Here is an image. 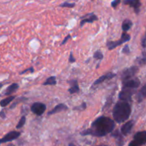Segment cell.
I'll return each instance as SVG.
<instances>
[{"label": "cell", "mask_w": 146, "mask_h": 146, "mask_svg": "<svg viewBox=\"0 0 146 146\" xmlns=\"http://www.w3.org/2000/svg\"><path fill=\"white\" fill-rule=\"evenodd\" d=\"M121 0H113V1L111 2V7H112L113 8L115 9L117 7H118V4L121 3Z\"/></svg>", "instance_id": "484cf974"}, {"label": "cell", "mask_w": 146, "mask_h": 146, "mask_svg": "<svg viewBox=\"0 0 146 146\" xmlns=\"http://www.w3.org/2000/svg\"><path fill=\"white\" fill-rule=\"evenodd\" d=\"M86 108V103H82L80 106H76L74 108V111H84Z\"/></svg>", "instance_id": "cb8c5ba5"}, {"label": "cell", "mask_w": 146, "mask_h": 146, "mask_svg": "<svg viewBox=\"0 0 146 146\" xmlns=\"http://www.w3.org/2000/svg\"><path fill=\"white\" fill-rule=\"evenodd\" d=\"M8 146H14V145H11V144H10V145H9Z\"/></svg>", "instance_id": "836d02e7"}, {"label": "cell", "mask_w": 146, "mask_h": 146, "mask_svg": "<svg viewBox=\"0 0 146 146\" xmlns=\"http://www.w3.org/2000/svg\"><path fill=\"white\" fill-rule=\"evenodd\" d=\"M94 58L96 60H102L104 58V55L101 51H96L94 53Z\"/></svg>", "instance_id": "603a6c76"}, {"label": "cell", "mask_w": 146, "mask_h": 146, "mask_svg": "<svg viewBox=\"0 0 146 146\" xmlns=\"http://www.w3.org/2000/svg\"><path fill=\"white\" fill-rule=\"evenodd\" d=\"M146 98V84L144 85L141 88V89L140 90L139 92L138 93L136 96V99L138 101V102L141 103L143 101L144 99Z\"/></svg>", "instance_id": "2e32d148"}, {"label": "cell", "mask_w": 146, "mask_h": 146, "mask_svg": "<svg viewBox=\"0 0 146 146\" xmlns=\"http://www.w3.org/2000/svg\"><path fill=\"white\" fill-rule=\"evenodd\" d=\"M133 126V121H130L125 123L121 128V133L123 135H127L132 130Z\"/></svg>", "instance_id": "5bb4252c"}, {"label": "cell", "mask_w": 146, "mask_h": 146, "mask_svg": "<svg viewBox=\"0 0 146 146\" xmlns=\"http://www.w3.org/2000/svg\"><path fill=\"white\" fill-rule=\"evenodd\" d=\"M115 125V123L111 118L101 116L92 123L91 128L83 131L81 134L82 135H91L97 137L105 136L113 131Z\"/></svg>", "instance_id": "6da1fadb"}, {"label": "cell", "mask_w": 146, "mask_h": 146, "mask_svg": "<svg viewBox=\"0 0 146 146\" xmlns=\"http://www.w3.org/2000/svg\"><path fill=\"white\" fill-rule=\"evenodd\" d=\"M130 39H131V36L127 34L126 32L123 31V33L122 34L121 38L119 40H118L116 41H108L106 44V46L108 49L113 50L115 48H116L117 46H121V44L128 41Z\"/></svg>", "instance_id": "3957f363"}, {"label": "cell", "mask_w": 146, "mask_h": 146, "mask_svg": "<svg viewBox=\"0 0 146 146\" xmlns=\"http://www.w3.org/2000/svg\"><path fill=\"white\" fill-rule=\"evenodd\" d=\"M66 110H68V106H66L64 104H60L56 106L54 108H53L51 111H50L48 113V115H54V114L58 113L59 112H62V111H66Z\"/></svg>", "instance_id": "4fadbf2b"}, {"label": "cell", "mask_w": 146, "mask_h": 146, "mask_svg": "<svg viewBox=\"0 0 146 146\" xmlns=\"http://www.w3.org/2000/svg\"><path fill=\"white\" fill-rule=\"evenodd\" d=\"M70 38H71V36H70V35H68V36H66L65 38H64V39L63 40L62 42H61V45H64V44H65L67 42V41H68V40Z\"/></svg>", "instance_id": "4dcf8cb0"}, {"label": "cell", "mask_w": 146, "mask_h": 146, "mask_svg": "<svg viewBox=\"0 0 146 146\" xmlns=\"http://www.w3.org/2000/svg\"><path fill=\"white\" fill-rule=\"evenodd\" d=\"M46 109V106L44 104L41 102H36L31 105V111L37 115H41Z\"/></svg>", "instance_id": "52a82bcc"}, {"label": "cell", "mask_w": 146, "mask_h": 146, "mask_svg": "<svg viewBox=\"0 0 146 146\" xmlns=\"http://www.w3.org/2000/svg\"><path fill=\"white\" fill-rule=\"evenodd\" d=\"M59 7H66V8H73V7H75V4H74V3L64 2V3H63V4H60Z\"/></svg>", "instance_id": "d4e9b609"}, {"label": "cell", "mask_w": 146, "mask_h": 146, "mask_svg": "<svg viewBox=\"0 0 146 146\" xmlns=\"http://www.w3.org/2000/svg\"><path fill=\"white\" fill-rule=\"evenodd\" d=\"M141 44H142V46L143 48H146V31H145V34L144 35V36L142 38V41H141Z\"/></svg>", "instance_id": "f1b7e54d"}, {"label": "cell", "mask_w": 146, "mask_h": 146, "mask_svg": "<svg viewBox=\"0 0 146 146\" xmlns=\"http://www.w3.org/2000/svg\"><path fill=\"white\" fill-rule=\"evenodd\" d=\"M137 61H138L140 65H145V64H146V52L143 53L141 56L138 58Z\"/></svg>", "instance_id": "44dd1931"}, {"label": "cell", "mask_w": 146, "mask_h": 146, "mask_svg": "<svg viewBox=\"0 0 146 146\" xmlns=\"http://www.w3.org/2000/svg\"><path fill=\"white\" fill-rule=\"evenodd\" d=\"M18 88H19V84H17V83H14V84L10 85L7 88L5 93H4V95L10 96L11 94H12L13 93L15 92Z\"/></svg>", "instance_id": "e0dca14e"}, {"label": "cell", "mask_w": 146, "mask_h": 146, "mask_svg": "<svg viewBox=\"0 0 146 146\" xmlns=\"http://www.w3.org/2000/svg\"><path fill=\"white\" fill-rule=\"evenodd\" d=\"M25 123H26V117L22 116L21 118V119L19 120V121L18 124L17 125V127H16V128H17V129H19V128H22V127L24 125V124H25Z\"/></svg>", "instance_id": "7402d4cb"}, {"label": "cell", "mask_w": 146, "mask_h": 146, "mask_svg": "<svg viewBox=\"0 0 146 146\" xmlns=\"http://www.w3.org/2000/svg\"><path fill=\"white\" fill-rule=\"evenodd\" d=\"M123 53L125 54H128L130 53V48L128 45H125L124 48H123Z\"/></svg>", "instance_id": "83f0119b"}, {"label": "cell", "mask_w": 146, "mask_h": 146, "mask_svg": "<svg viewBox=\"0 0 146 146\" xmlns=\"http://www.w3.org/2000/svg\"><path fill=\"white\" fill-rule=\"evenodd\" d=\"M133 25V23L131 20L129 19H125L123 21V24H122V29L123 31L126 32L128 31L131 28Z\"/></svg>", "instance_id": "d6986e66"}, {"label": "cell", "mask_w": 146, "mask_h": 146, "mask_svg": "<svg viewBox=\"0 0 146 146\" xmlns=\"http://www.w3.org/2000/svg\"><path fill=\"white\" fill-rule=\"evenodd\" d=\"M56 84V78L55 76H51L46 80L45 82L43 84L44 86H54Z\"/></svg>", "instance_id": "ffe728a7"}, {"label": "cell", "mask_w": 146, "mask_h": 146, "mask_svg": "<svg viewBox=\"0 0 146 146\" xmlns=\"http://www.w3.org/2000/svg\"><path fill=\"white\" fill-rule=\"evenodd\" d=\"M20 134L21 133L18 131H11L9 133H7L5 136L0 139V144L14 141V140L17 139L20 136Z\"/></svg>", "instance_id": "ba28073f"}, {"label": "cell", "mask_w": 146, "mask_h": 146, "mask_svg": "<svg viewBox=\"0 0 146 146\" xmlns=\"http://www.w3.org/2000/svg\"><path fill=\"white\" fill-rule=\"evenodd\" d=\"M115 76V74H114V73L111 72V73H108V74H104V75H103L102 76L99 77V78H98V79H97L96 81L94 83V84H93V86L99 85V84H101V83L104 82V81H107V80L111 79V78H114Z\"/></svg>", "instance_id": "7c38bea8"}, {"label": "cell", "mask_w": 146, "mask_h": 146, "mask_svg": "<svg viewBox=\"0 0 146 146\" xmlns=\"http://www.w3.org/2000/svg\"><path fill=\"white\" fill-rule=\"evenodd\" d=\"M131 113V107L127 101H121L116 103L113 110V117L118 123H123L129 118Z\"/></svg>", "instance_id": "7a4b0ae2"}, {"label": "cell", "mask_w": 146, "mask_h": 146, "mask_svg": "<svg viewBox=\"0 0 146 146\" xmlns=\"http://www.w3.org/2000/svg\"><path fill=\"white\" fill-rule=\"evenodd\" d=\"M135 93V89L128 88H123L122 91L119 94V99L123 101H131L133 95Z\"/></svg>", "instance_id": "5b68a950"}, {"label": "cell", "mask_w": 146, "mask_h": 146, "mask_svg": "<svg viewBox=\"0 0 146 146\" xmlns=\"http://www.w3.org/2000/svg\"><path fill=\"white\" fill-rule=\"evenodd\" d=\"M34 71V68H33V67H30V68H27V69L24 70V71H21V72L20 73V74H26V73H27V72L33 73Z\"/></svg>", "instance_id": "4316f807"}, {"label": "cell", "mask_w": 146, "mask_h": 146, "mask_svg": "<svg viewBox=\"0 0 146 146\" xmlns=\"http://www.w3.org/2000/svg\"><path fill=\"white\" fill-rule=\"evenodd\" d=\"M138 71V68L137 66H132L131 67V68H127L126 70H125V71L123 72L122 76H121V78H122L123 82L132 78L133 77L137 74Z\"/></svg>", "instance_id": "8992f818"}, {"label": "cell", "mask_w": 146, "mask_h": 146, "mask_svg": "<svg viewBox=\"0 0 146 146\" xmlns=\"http://www.w3.org/2000/svg\"><path fill=\"white\" fill-rule=\"evenodd\" d=\"M70 84H71V88L68 89V92L70 94H76L79 91V86H78V81L77 80H71L69 81Z\"/></svg>", "instance_id": "9a60e30c"}, {"label": "cell", "mask_w": 146, "mask_h": 146, "mask_svg": "<svg viewBox=\"0 0 146 146\" xmlns=\"http://www.w3.org/2000/svg\"><path fill=\"white\" fill-rule=\"evenodd\" d=\"M140 84H141V82H140V81L138 78H131V79L123 81V88L136 89L140 86Z\"/></svg>", "instance_id": "9c48e42d"}, {"label": "cell", "mask_w": 146, "mask_h": 146, "mask_svg": "<svg viewBox=\"0 0 146 146\" xmlns=\"http://www.w3.org/2000/svg\"><path fill=\"white\" fill-rule=\"evenodd\" d=\"M146 143V131L137 133L134 136V140L130 143L129 146H140Z\"/></svg>", "instance_id": "277c9868"}, {"label": "cell", "mask_w": 146, "mask_h": 146, "mask_svg": "<svg viewBox=\"0 0 146 146\" xmlns=\"http://www.w3.org/2000/svg\"><path fill=\"white\" fill-rule=\"evenodd\" d=\"M2 86H3V84H0V88H1V87H2Z\"/></svg>", "instance_id": "d6a6232c"}, {"label": "cell", "mask_w": 146, "mask_h": 146, "mask_svg": "<svg viewBox=\"0 0 146 146\" xmlns=\"http://www.w3.org/2000/svg\"><path fill=\"white\" fill-rule=\"evenodd\" d=\"M124 4L129 5L131 7H133L135 10V13L138 14L140 11V7L141 6V3L140 0H125L123 1Z\"/></svg>", "instance_id": "8fae6325"}, {"label": "cell", "mask_w": 146, "mask_h": 146, "mask_svg": "<svg viewBox=\"0 0 146 146\" xmlns=\"http://www.w3.org/2000/svg\"><path fill=\"white\" fill-rule=\"evenodd\" d=\"M0 115H1L2 118H5V114L4 113V112L3 111H1V112H0Z\"/></svg>", "instance_id": "1f68e13d"}, {"label": "cell", "mask_w": 146, "mask_h": 146, "mask_svg": "<svg viewBox=\"0 0 146 146\" xmlns=\"http://www.w3.org/2000/svg\"><path fill=\"white\" fill-rule=\"evenodd\" d=\"M16 97L14 96H8L7 98H4V99H2L1 101H0V106L1 107H6L7 106H8L9 104L11 102H12L14 99H15Z\"/></svg>", "instance_id": "ac0fdd59"}, {"label": "cell", "mask_w": 146, "mask_h": 146, "mask_svg": "<svg viewBox=\"0 0 146 146\" xmlns=\"http://www.w3.org/2000/svg\"><path fill=\"white\" fill-rule=\"evenodd\" d=\"M81 19H81V24H80V27H82L84 24H87V23H93L94 21H97L98 20V17L96 14L91 13V14H88L84 16Z\"/></svg>", "instance_id": "30bf717a"}, {"label": "cell", "mask_w": 146, "mask_h": 146, "mask_svg": "<svg viewBox=\"0 0 146 146\" xmlns=\"http://www.w3.org/2000/svg\"><path fill=\"white\" fill-rule=\"evenodd\" d=\"M99 146H106V145H99Z\"/></svg>", "instance_id": "e575fe53"}, {"label": "cell", "mask_w": 146, "mask_h": 146, "mask_svg": "<svg viewBox=\"0 0 146 146\" xmlns=\"http://www.w3.org/2000/svg\"><path fill=\"white\" fill-rule=\"evenodd\" d=\"M68 61H69L70 63H74L76 61V59L74 57V56H73L72 53L70 54V56H69V59H68Z\"/></svg>", "instance_id": "f546056e"}]
</instances>
